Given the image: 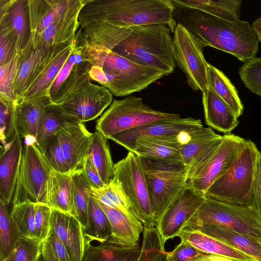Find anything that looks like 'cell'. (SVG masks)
I'll list each match as a JSON object with an SVG mask.
<instances>
[{"label": "cell", "mask_w": 261, "mask_h": 261, "mask_svg": "<svg viewBox=\"0 0 261 261\" xmlns=\"http://www.w3.org/2000/svg\"><path fill=\"white\" fill-rule=\"evenodd\" d=\"M174 6L173 17L206 46L230 54L244 63L254 58L258 41L247 21H233L217 17L200 10L183 6L171 0Z\"/></svg>", "instance_id": "6da1fadb"}, {"label": "cell", "mask_w": 261, "mask_h": 261, "mask_svg": "<svg viewBox=\"0 0 261 261\" xmlns=\"http://www.w3.org/2000/svg\"><path fill=\"white\" fill-rule=\"evenodd\" d=\"M174 10L171 0H87L79 21L80 26L102 21L122 28L165 24L173 33Z\"/></svg>", "instance_id": "7a4b0ae2"}, {"label": "cell", "mask_w": 261, "mask_h": 261, "mask_svg": "<svg viewBox=\"0 0 261 261\" xmlns=\"http://www.w3.org/2000/svg\"><path fill=\"white\" fill-rule=\"evenodd\" d=\"M131 34L112 51L141 65L173 72L176 62L170 28L165 24L133 27Z\"/></svg>", "instance_id": "3957f363"}, {"label": "cell", "mask_w": 261, "mask_h": 261, "mask_svg": "<svg viewBox=\"0 0 261 261\" xmlns=\"http://www.w3.org/2000/svg\"><path fill=\"white\" fill-rule=\"evenodd\" d=\"M260 154L256 144L246 140L228 170L207 189L206 197L254 207V185Z\"/></svg>", "instance_id": "277c9868"}, {"label": "cell", "mask_w": 261, "mask_h": 261, "mask_svg": "<svg viewBox=\"0 0 261 261\" xmlns=\"http://www.w3.org/2000/svg\"><path fill=\"white\" fill-rule=\"evenodd\" d=\"M156 226L175 199L188 187V169L181 161L140 157Z\"/></svg>", "instance_id": "5b68a950"}, {"label": "cell", "mask_w": 261, "mask_h": 261, "mask_svg": "<svg viewBox=\"0 0 261 261\" xmlns=\"http://www.w3.org/2000/svg\"><path fill=\"white\" fill-rule=\"evenodd\" d=\"M178 114L155 110L133 94L114 99L97 120L96 129L108 139L115 134L161 120L179 118Z\"/></svg>", "instance_id": "8992f818"}, {"label": "cell", "mask_w": 261, "mask_h": 261, "mask_svg": "<svg viewBox=\"0 0 261 261\" xmlns=\"http://www.w3.org/2000/svg\"><path fill=\"white\" fill-rule=\"evenodd\" d=\"M83 55L92 66L102 68L114 74L131 94L145 89L166 74L137 64L112 50L83 45Z\"/></svg>", "instance_id": "52a82bcc"}, {"label": "cell", "mask_w": 261, "mask_h": 261, "mask_svg": "<svg viewBox=\"0 0 261 261\" xmlns=\"http://www.w3.org/2000/svg\"><path fill=\"white\" fill-rule=\"evenodd\" d=\"M203 224L223 226L261 239V220L254 207L206 197L204 202L184 227Z\"/></svg>", "instance_id": "ba28073f"}, {"label": "cell", "mask_w": 261, "mask_h": 261, "mask_svg": "<svg viewBox=\"0 0 261 261\" xmlns=\"http://www.w3.org/2000/svg\"><path fill=\"white\" fill-rule=\"evenodd\" d=\"M53 170L35 142L23 147L13 206L29 200L46 203V185Z\"/></svg>", "instance_id": "9c48e42d"}, {"label": "cell", "mask_w": 261, "mask_h": 261, "mask_svg": "<svg viewBox=\"0 0 261 261\" xmlns=\"http://www.w3.org/2000/svg\"><path fill=\"white\" fill-rule=\"evenodd\" d=\"M114 180L121 187L140 217L144 228L156 227L140 157L128 151L114 165Z\"/></svg>", "instance_id": "30bf717a"}, {"label": "cell", "mask_w": 261, "mask_h": 261, "mask_svg": "<svg viewBox=\"0 0 261 261\" xmlns=\"http://www.w3.org/2000/svg\"><path fill=\"white\" fill-rule=\"evenodd\" d=\"M173 34L175 62L185 74L189 87L195 91H204L208 87V63L203 55L206 45L181 24L177 23Z\"/></svg>", "instance_id": "8fae6325"}, {"label": "cell", "mask_w": 261, "mask_h": 261, "mask_svg": "<svg viewBox=\"0 0 261 261\" xmlns=\"http://www.w3.org/2000/svg\"><path fill=\"white\" fill-rule=\"evenodd\" d=\"M179 149L188 169V181L192 178L213 154L223 140L210 127L203 126L185 132Z\"/></svg>", "instance_id": "7c38bea8"}, {"label": "cell", "mask_w": 261, "mask_h": 261, "mask_svg": "<svg viewBox=\"0 0 261 261\" xmlns=\"http://www.w3.org/2000/svg\"><path fill=\"white\" fill-rule=\"evenodd\" d=\"M113 94L106 87L89 81L72 92L60 105L80 122L95 119L113 102Z\"/></svg>", "instance_id": "4fadbf2b"}, {"label": "cell", "mask_w": 261, "mask_h": 261, "mask_svg": "<svg viewBox=\"0 0 261 261\" xmlns=\"http://www.w3.org/2000/svg\"><path fill=\"white\" fill-rule=\"evenodd\" d=\"M245 140L233 134L224 135L213 154L199 172L188 181V187L205 194L208 187L228 170Z\"/></svg>", "instance_id": "5bb4252c"}, {"label": "cell", "mask_w": 261, "mask_h": 261, "mask_svg": "<svg viewBox=\"0 0 261 261\" xmlns=\"http://www.w3.org/2000/svg\"><path fill=\"white\" fill-rule=\"evenodd\" d=\"M204 193L188 187L171 203L156 225L163 241L178 236L204 202Z\"/></svg>", "instance_id": "9a60e30c"}, {"label": "cell", "mask_w": 261, "mask_h": 261, "mask_svg": "<svg viewBox=\"0 0 261 261\" xmlns=\"http://www.w3.org/2000/svg\"><path fill=\"white\" fill-rule=\"evenodd\" d=\"M203 126L200 119L192 117L161 120L124 131L109 138L131 151L136 140L140 138L178 137L182 132Z\"/></svg>", "instance_id": "2e32d148"}, {"label": "cell", "mask_w": 261, "mask_h": 261, "mask_svg": "<svg viewBox=\"0 0 261 261\" xmlns=\"http://www.w3.org/2000/svg\"><path fill=\"white\" fill-rule=\"evenodd\" d=\"M57 135L72 173L83 170L92 142V134L77 122L62 128Z\"/></svg>", "instance_id": "e0dca14e"}, {"label": "cell", "mask_w": 261, "mask_h": 261, "mask_svg": "<svg viewBox=\"0 0 261 261\" xmlns=\"http://www.w3.org/2000/svg\"><path fill=\"white\" fill-rule=\"evenodd\" d=\"M0 32L15 40L18 51L25 48L31 39L28 0H0Z\"/></svg>", "instance_id": "ac0fdd59"}, {"label": "cell", "mask_w": 261, "mask_h": 261, "mask_svg": "<svg viewBox=\"0 0 261 261\" xmlns=\"http://www.w3.org/2000/svg\"><path fill=\"white\" fill-rule=\"evenodd\" d=\"M74 40L56 47L42 43L32 48L21 64L16 77L13 88L16 100L23 96L51 59L67 47Z\"/></svg>", "instance_id": "d6986e66"}, {"label": "cell", "mask_w": 261, "mask_h": 261, "mask_svg": "<svg viewBox=\"0 0 261 261\" xmlns=\"http://www.w3.org/2000/svg\"><path fill=\"white\" fill-rule=\"evenodd\" d=\"M132 31V27L122 28L102 21L92 22L80 26L75 41L79 45L112 50Z\"/></svg>", "instance_id": "ffe728a7"}, {"label": "cell", "mask_w": 261, "mask_h": 261, "mask_svg": "<svg viewBox=\"0 0 261 261\" xmlns=\"http://www.w3.org/2000/svg\"><path fill=\"white\" fill-rule=\"evenodd\" d=\"M87 0H75L68 11L48 26L34 40L35 48L42 43L56 47L61 44L72 42L80 28L79 15Z\"/></svg>", "instance_id": "44dd1931"}, {"label": "cell", "mask_w": 261, "mask_h": 261, "mask_svg": "<svg viewBox=\"0 0 261 261\" xmlns=\"http://www.w3.org/2000/svg\"><path fill=\"white\" fill-rule=\"evenodd\" d=\"M51 226L66 248L72 261H82L87 239L78 220L72 216L51 209Z\"/></svg>", "instance_id": "7402d4cb"}, {"label": "cell", "mask_w": 261, "mask_h": 261, "mask_svg": "<svg viewBox=\"0 0 261 261\" xmlns=\"http://www.w3.org/2000/svg\"><path fill=\"white\" fill-rule=\"evenodd\" d=\"M21 136L17 133L13 140L1 147L0 201L7 205L12 201L23 150Z\"/></svg>", "instance_id": "603a6c76"}, {"label": "cell", "mask_w": 261, "mask_h": 261, "mask_svg": "<svg viewBox=\"0 0 261 261\" xmlns=\"http://www.w3.org/2000/svg\"><path fill=\"white\" fill-rule=\"evenodd\" d=\"M182 230L199 231L228 244L252 257L255 261H261V239L259 238L239 233L225 226L214 224L185 227Z\"/></svg>", "instance_id": "cb8c5ba5"}, {"label": "cell", "mask_w": 261, "mask_h": 261, "mask_svg": "<svg viewBox=\"0 0 261 261\" xmlns=\"http://www.w3.org/2000/svg\"><path fill=\"white\" fill-rule=\"evenodd\" d=\"M75 0H28L32 41L64 15Z\"/></svg>", "instance_id": "d4e9b609"}, {"label": "cell", "mask_w": 261, "mask_h": 261, "mask_svg": "<svg viewBox=\"0 0 261 261\" xmlns=\"http://www.w3.org/2000/svg\"><path fill=\"white\" fill-rule=\"evenodd\" d=\"M202 93L205 121L211 128L223 133H230L239 121L232 110L210 86Z\"/></svg>", "instance_id": "484cf974"}, {"label": "cell", "mask_w": 261, "mask_h": 261, "mask_svg": "<svg viewBox=\"0 0 261 261\" xmlns=\"http://www.w3.org/2000/svg\"><path fill=\"white\" fill-rule=\"evenodd\" d=\"M46 204L76 218L71 174L51 170L47 182Z\"/></svg>", "instance_id": "4316f807"}, {"label": "cell", "mask_w": 261, "mask_h": 261, "mask_svg": "<svg viewBox=\"0 0 261 261\" xmlns=\"http://www.w3.org/2000/svg\"><path fill=\"white\" fill-rule=\"evenodd\" d=\"M53 102L49 95L15 100V125L21 137H32L35 140L40 117L44 110Z\"/></svg>", "instance_id": "83f0119b"}, {"label": "cell", "mask_w": 261, "mask_h": 261, "mask_svg": "<svg viewBox=\"0 0 261 261\" xmlns=\"http://www.w3.org/2000/svg\"><path fill=\"white\" fill-rule=\"evenodd\" d=\"M97 202L105 212L111 224L112 235L108 242L122 247L139 246L140 235L144 229L143 224L137 223L121 212Z\"/></svg>", "instance_id": "f1b7e54d"}, {"label": "cell", "mask_w": 261, "mask_h": 261, "mask_svg": "<svg viewBox=\"0 0 261 261\" xmlns=\"http://www.w3.org/2000/svg\"><path fill=\"white\" fill-rule=\"evenodd\" d=\"M77 122L60 104L53 102L44 110L38 121L35 137L36 145L43 152L49 140L62 128Z\"/></svg>", "instance_id": "f546056e"}, {"label": "cell", "mask_w": 261, "mask_h": 261, "mask_svg": "<svg viewBox=\"0 0 261 261\" xmlns=\"http://www.w3.org/2000/svg\"><path fill=\"white\" fill-rule=\"evenodd\" d=\"M178 137L140 138L131 152L141 158L182 162Z\"/></svg>", "instance_id": "4dcf8cb0"}, {"label": "cell", "mask_w": 261, "mask_h": 261, "mask_svg": "<svg viewBox=\"0 0 261 261\" xmlns=\"http://www.w3.org/2000/svg\"><path fill=\"white\" fill-rule=\"evenodd\" d=\"M178 237L205 253L222 255L238 261H255L228 244L199 231L182 230Z\"/></svg>", "instance_id": "1f68e13d"}, {"label": "cell", "mask_w": 261, "mask_h": 261, "mask_svg": "<svg viewBox=\"0 0 261 261\" xmlns=\"http://www.w3.org/2000/svg\"><path fill=\"white\" fill-rule=\"evenodd\" d=\"M90 195L96 201L123 213L133 221L142 224L139 215L121 187L113 179L101 188H92Z\"/></svg>", "instance_id": "d6a6232c"}, {"label": "cell", "mask_w": 261, "mask_h": 261, "mask_svg": "<svg viewBox=\"0 0 261 261\" xmlns=\"http://www.w3.org/2000/svg\"><path fill=\"white\" fill-rule=\"evenodd\" d=\"M74 46L75 39L67 47L51 59L20 98L27 99L49 95V91L53 82L70 55Z\"/></svg>", "instance_id": "836d02e7"}, {"label": "cell", "mask_w": 261, "mask_h": 261, "mask_svg": "<svg viewBox=\"0 0 261 261\" xmlns=\"http://www.w3.org/2000/svg\"><path fill=\"white\" fill-rule=\"evenodd\" d=\"M141 247H122L109 242L94 246L87 240L82 261H138Z\"/></svg>", "instance_id": "e575fe53"}, {"label": "cell", "mask_w": 261, "mask_h": 261, "mask_svg": "<svg viewBox=\"0 0 261 261\" xmlns=\"http://www.w3.org/2000/svg\"><path fill=\"white\" fill-rule=\"evenodd\" d=\"M207 71L208 86L226 102L238 118L241 116L244 106L233 85L223 72L209 63Z\"/></svg>", "instance_id": "d590c367"}, {"label": "cell", "mask_w": 261, "mask_h": 261, "mask_svg": "<svg viewBox=\"0 0 261 261\" xmlns=\"http://www.w3.org/2000/svg\"><path fill=\"white\" fill-rule=\"evenodd\" d=\"M108 139L99 131L96 130L92 134L88 153L106 185L113 178L115 165L112 160Z\"/></svg>", "instance_id": "8d00e7d4"}, {"label": "cell", "mask_w": 261, "mask_h": 261, "mask_svg": "<svg viewBox=\"0 0 261 261\" xmlns=\"http://www.w3.org/2000/svg\"><path fill=\"white\" fill-rule=\"evenodd\" d=\"M183 6L203 11L222 19H240L242 0H176Z\"/></svg>", "instance_id": "74e56055"}, {"label": "cell", "mask_w": 261, "mask_h": 261, "mask_svg": "<svg viewBox=\"0 0 261 261\" xmlns=\"http://www.w3.org/2000/svg\"><path fill=\"white\" fill-rule=\"evenodd\" d=\"M76 218L81 224L84 231L89 225V203L92 187L83 170L71 174Z\"/></svg>", "instance_id": "f35d334b"}, {"label": "cell", "mask_w": 261, "mask_h": 261, "mask_svg": "<svg viewBox=\"0 0 261 261\" xmlns=\"http://www.w3.org/2000/svg\"><path fill=\"white\" fill-rule=\"evenodd\" d=\"M88 213L89 227L84 231L87 240L100 243L108 241L112 235L110 223L105 212L91 196Z\"/></svg>", "instance_id": "ab89813d"}, {"label": "cell", "mask_w": 261, "mask_h": 261, "mask_svg": "<svg viewBox=\"0 0 261 261\" xmlns=\"http://www.w3.org/2000/svg\"><path fill=\"white\" fill-rule=\"evenodd\" d=\"M33 48L31 38L28 45L20 52H16L7 63L0 65V96L15 100L13 88L20 66Z\"/></svg>", "instance_id": "60d3db41"}, {"label": "cell", "mask_w": 261, "mask_h": 261, "mask_svg": "<svg viewBox=\"0 0 261 261\" xmlns=\"http://www.w3.org/2000/svg\"><path fill=\"white\" fill-rule=\"evenodd\" d=\"M6 206L0 201V261L9 256L22 238Z\"/></svg>", "instance_id": "b9f144b4"}, {"label": "cell", "mask_w": 261, "mask_h": 261, "mask_svg": "<svg viewBox=\"0 0 261 261\" xmlns=\"http://www.w3.org/2000/svg\"><path fill=\"white\" fill-rule=\"evenodd\" d=\"M92 65L87 61L76 64L70 73L51 97L53 103L60 104L72 92L89 81Z\"/></svg>", "instance_id": "7bdbcfd3"}, {"label": "cell", "mask_w": 261, "mask_h": 261, "mask_svg": "<svg viewBox=\"0 0 261 261\" xmlns=\"http://www.w3.org/2000/svg\"><path fill=\"white\" fill-rule=\"evenodd\" d=\"M34 214L35 203L29 200L13 206L10 216L22 237L37 239Z\"/></svg>", "instance_id": "ee69618b"}, {"label": "cell", "mask_w": 261, "mask_h": 261, "mask_svg": "<svg viewBox=\"0 0 261 261\" xmlns=\"http://www.w3.org/2000/svg\"><path fill=\"white\" fill-rule=\"evenodd\" d=\"M156 227L144 228L143 243L138 261H165L167 252Z\"/></svg>", "instance_id": "f6af8a7d"}, {"label": "cell", "mask_w": 261, "mask_h": 261, "mask_svg": "<svg viewBox=\"0 0 261 261\" xmlns=\"http://www.w3.org/2000/svg\"><path fill=\"white\" fill-rule=\"evenodd\" d=\"M15 109V100L0 96V139L3 147L11 142L18 133Z\"/></svg>", "instance_id": "bcb514c9"}, {"label": "cell", "mask_w": 261, "mask_h": 261, "mask_svg": "<svg viewBox=\"0 0 261 261\" xmlns=\"http://www.w3.org/2000/svg\"><path fill=\"white\" fill-rule=\"evenodd\" d=\"M239 73L246 87L261 97V58L255 57L244 62Z\"/></svg>", "instance_id": "7dc6e473"}, {"label": "cell", "mask_w": 261, "mask_h": 261, "mask_svg": "<svg viewBox=\"0 0 261 261\" xmlns=\"http://www.w3.org/2000/svg\"><path fill=\"white\" fill-rule=\"evenodd\" d=\"M43 153L54 170L62 173L72 174L57 135L49 140Z\"/></svg>", "instance_id": "c3c4849f"}, {"label": "cell", "mask_w": 261, "mask_h": 261, "mask_svg": "<svg viewBox=\"0 0 261 261\" xmlns=\"http://www.w3.org/2000/svg\"><path fill=\"white\" fill-rule=\"evenodd\" d=\"M51 208L46 203H35V228L37 239L41 243L45 242L51 230Z\"/></svg>", "instance_id": "681fc988"}, {"label": "cell", "mask_w": 261, "mask_h": 261, "mask_svg": "<svg viewBox=\"0 0 261 261\" xmlns=\"http://www.w3.org/2000/svg\"><path fill=\"white\" fill-rule=\"evenodd\" d=\"M42 249L38 239L22 237L13 250L14 261H38Z\"/></svg>", "instance_id": "f907efd6"}, {"label": "cell", "mask_w": 261, "mask_h": 261, "mask_svg": "<svg viewBox=\"0 0 261 261\" xmlns=\"http://www.w3.org/2000/svg\"><path fill=\"white\" fill-rule=\"evenodd\" d=\"M83 55V47L77 44L75 42V46L67 60L61 68L59 73L53 82L50 91V98L55 94L60 86L67 78L73 67L77 64L85 61Z\"/></svg>", "instance_id": "816d5d0a"}, {"label": "cell", "mask_w": 261, "mask_h": 261, "mask_svg": "<svg viewBox=\"0 0 261 261\" xmlns=\"http://www.w3.org/2000/svg\"><path fill=\"white\" fill-rule=\"evenodd\" d=\"M202 253L196 248L181 240L172 251L167 252L165 261H189Z\"/></svg>", "instance_id": "f5cc1de1"}, {"label": "cell", "mask_w": 261, "mask_h": 261, "mask_svg": "<svg viewBox=\"0 0 261 261\" xmlns=\"http://www.w3.org/2000/svg\"><path fill=\"white\" fill-rule=\"evenodd\" d=\"M17 50L14 39L9 35L0 32V65L8 63L14 56Z\"/></svg>", "instance_id": "db71d44e"}, {"label": "cell", "mask_w": 261, "mask_h": 261, "mask_svg": "<svg viewBox=\"0 0 261 261\" xmlns=\"http://www.w3.org/2000/svg\"><path fill=\"white\" fill-rule=\"evenodd\" d=\"M47 241L58 261H72L68 250L52 229Z\"/></svg>", "instance_id": "11a10c76"}, {"label": "cell", "mask_w": 261, "mask_h": 261, "mask_svg": "<svg viewBox=\"0 0 261 261\" xmlns=\"http://www.w3.org/2000/svg\"><path fill=\"white\" fill-rule=\"evenodd\" d=\"M85 175L91 187L94 189H99L105 186L99 173L92 160L88 155L83 168Z\"/></svg>", "instance_id": "9f6ffc18"}, {"label": "cell", "mask_w": 261, "mask_h": 261, "mask_svg": "<svg viewBox=\"0 0 261 261\" xmlns=\"http://www.w3.org/2000/svg\"><path fill=\"white\" fill-rule=\"evenodd\" d=\"M261 155V154H260ZM254 207L261 220V160L258 161L253 192Z\"/></svg>", "instance_id": "6f0895ef"}, {"label": "cell", "mask_w": 261, "mask_h": 261, "mask_svg": "<svg viewBox=\"0 0 261 261\" xmlns=\"http://www.w3.org/2000/svg\"><path fill=\"white\" fill-rule=\"evenodd\" d=\"M42 255L44 261H58L47 241L42 243Z\"/></svg>", "instance_id": "680465c9"}, {"label": "cell", "mask_w": 261, "mask_h": 261, "mask_svg": "<svg viewBox=\"0 0 261 261\" xmlns=\"http://www.w3.org/2000/svg\"><path fill=\"white\" fill-rule=\"evenodd\" d=\"M251 26L258 42H261V16L255 19Z\"/></svg>", "instance_id": "91938a15"}, {"label": "cell", "mask_w": 261, "mask_h": 261, "mask_svg": "<svg viewBox=\"0 0 261 261\" xmlns=\"http://www.w3.org/2000/svg\"><path fill=\"white\" fill-rule=\"evenodd\" d=\"M4 261H14V256L13 251Z\"/></svg>", "instance_id": "94428289"}, {"label": "cell", "mask_w": 261, "mask_h": 261, "mask_svg": "<svg viewBox=\"0 0 261 261\" xmlns=\"http://www.w3.org/2000/svg\"><path fill=\"white\" fill-rule=\"evenodd\" d=\"M38 261H44L42 255L40 256V258L39 259Z\"/></svg>", "instance_id": "6125c7cd"}, {"label": "cell", "mask_w": 261, "mask_h": 261, "mask_svg": "<svg viewBox=\"0 0 261 261\" xmlns=\"http://www.w3.org/2000/svg\"><path fill=\"white\" fill-rule=\"evenodd\" d=\"M260 160H261V155H260Z\"/></svg>", "instance_id": "be15d7a7"}]
</instances>
